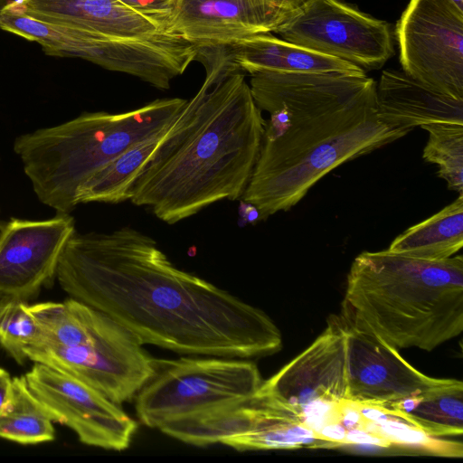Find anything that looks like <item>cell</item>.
I'll return each mask as SVG.
<instances>
[{"instance_id": "cell-26", "label": "cell", "mask_w": 463, "mask_h": 463, "mask_svg": "<svg viewBox=\"0 0 463 463\" xmlns=\"http://www.w3.org/2000/svg\"><path fill=\"white\" fill-rule=\"evenodd\" d=\"M13 377L0 367V416L6 407L12 394Z\"/></svg>"}, {"instance_id": "cell-4", "label": "cell", "mask_w": 463, "mask_h": 463, "mask_svg": "<svg viewBox=\"0 0 463 463\" xmlns=\"http://www.w3.org/2000/svg\"><path fill=\"white\" fill-rule=\"evenodd\" d=\"M340 318L396 349H435L463 330L462 255L426 260L386 250L360 253Z\"/></svg>"}, {"instance_id": "cell-5", "label": "cell", "mask_w": 463, "mask_h": 463, "mask_svg": "<svg viewBox=\"0 0 463 463\" xmlns=\"http://www.w3.org/2000/svg\"><path fill=\"white\" fill-rule=\"evenodd\" d=\"M186 101L160 99L125 112L83 113L19 136L14 151L38 199L58 214L70 213L94 173L132 146L165 131Z\"/></svg>"}, {"instance_id": "cell-1", "label": "cell", "mask_w": 463, "mask_h": 463, "mask_svg": "<svg viewBox=\"0 0 463 463\" xmlns=\"http://www.w3.org/2000/svg\"><path fill=\"white\" fill-rule=\"evenodd\" d=\"M55 277L70 298L108 315L142 345L246 359L282 347L264 311L178 269L152 237L128 226L75 232Z\"/></svg>"}, {"instance_id": "cell-24", "label": "cell", "mask_w": 463, "mask_h": 463, "mask_svg": "<svg viewBox=\"0 0 463 463\" xmlns=\"http://www.w3.org/2000/svg\"><path fill=\"white\" fill-rule=\"evenodd\" d=\"M26 300L0 297V345L19 364L27 360L24 351L44 344V334Z\"/></svg>"}, {"instance_id": "cell-28", "label": "cell", "mask_w": 463, "mask_h": 463, "mask_svg": "<svg viewBox=\"0 0 463 463\" xmlns=\"http://www.w3.org/2000/svg\"><path fill=\"white\" fill-rule=\"evenodd\" d=\"M451 2L463 12V0H451Z\"/></svg>"}, {"instance_id": "cell-2", "label": "cell", "mask_w": 463, "mask_h": 463, "mask_svg": "<svg viewBox=\"0 0 463 463\" xmlns=\"http://www.w3.org/2000/svg\"><path fill=\"white\" fill-rule=\"evenodd\" d=\"M265 120L260 154L241 199L266 220L298 204L337 166L404 137L378 116L377 82L338 72L250 74Z\"/></svg>"}, {"instance_id": "cell-18", "label": "cell", "mask_w": 463, "mask_h": 463, "mask_svg": "<svg viewBox=\"0 0 463 463\" xmlns=\"http://www.w3.org/2000/svg\"><path fill=\"white\" fill-rule=\"evenodd\" d=\"M430 437L463 433V383L439 379L425 391L386 405Z\"/></svg>"}, {"instance_id": "cell-19", "label": "cell", "mask_w": 463, "mask_h": 463, "mask_svg": "<svg viewBox=\"0 0 463 463\" xmlns=\"http://www.w3.org/2000/svg\"><path fill=\"white\" fill-rule=\"evenodd\" d=\"M463 246V194L398 235L386 250L426 260L454 256Z\"/></svg>"}, {"instance_id": "cell-27", "label": "cell", "mask_w": 463, "mask_h": 463, "mask_svg": "<svg viewBox=\"0 0 463 463\" xmlns=\"http://www.w3.org/2000/svg\"><path fill=\"white\" fill-rule=\"evenodd\" d=\"M281 8L293 11L299 7L305 0H271Z\"/></svg>"}, {"instance_id": "cell-10", "label": "cell", "mask_w": 463, "mask_h": 463, "mask_svg": "<svg viewBox=\"0 0 463 463\" xmlns=\"http://www.w3.org/2000/svg\"><path fill=\"white\" fill-rule=\"evenodd\" d=\"M395 34L406 74L463 99V12L451 0H411Z\"/></svg>"}, {"instance_id": "cell-20", "label": "cell", "mask_w": 463, "mask_h": 463, "mask_svg": "<svg viewBox=\"0 0 463 463\" xmlns=\"http://www.w3.org/2000/svg\"><path fill=\"white\" fill-rule=\"evenodd\" d=\"M165 131L132 146L94 173L80 188L78 203L130 201L134 183Z\"/></svg>"}, {"instance_id": "cell-16", "label": "cell", "mask_w": 463, "mask_h": 463, "mask_svg": "<svg viewBox=\"0 0 463 463\" xmlns=\"http://www.w3.org/2000/svg\"><path fill=\"white\" fill-rule=\"evenodd\" d=\"M380 119L392 128L411 131L433 122L463 125V99L435 91L402 70H384L376 84Z\"/></svg>"}, {"instance_id": "cell-17", "label": "cell", "mask_w": 463, "mask_h": 463, "mask_svg": "<svg viewBox=\"0 0 463 463\" xmlns=\"http://www.w3.org/2000/svg\"><path fill=\"white\" fill-rule=\"evenodd\" d=\"M230 60L243 72L363 74L360 67L277 38L270 33L225 45Z\"/></svg>"}, {"instance_id": "cell-8", "label": "cell", "mask_w": 463, "mask_h": 463, "mask_svg": "<svg viewBox=\"0 0 463 463\" xmlns=\"http://www.w3.org/2000/svg\"><path fill=\"white\" fill-rule=\"evenodd\" d=\"M345 339L343 321L331 317L307 348L263 381L255 397L317 434L337 423L339 402L346 399L347 391Z\"/></svg>"}, {"instance_id": "cell-7", "label": "cell", "mask_w": 463, "mask_h": 463, "mask_svg": "<svg viewBox=\"0 0 463 463\" xmlns=\"http://www.w3.org/2000/svg\"><path fill=\"white\" fill-rule=\"evenodd\" d=\"M262 383L258 366L246 358L153 357L152 373L134 397L136 413L145 426L159 430L249 400Z\"/></svg>"}, {"instance_id": "cell-9", "label": "cell", "mask_w": 463, "mask_h": 463, "mask_svg": "<svg viewBox=\"0 0 463 463\" xmlns=\"http://www.w3.org/2000/svg\"><path fill=\"white\" fill-rule=\"evenodd\" d=\"M93 341L72 346H39L27 359L72 375L115 403L131 401L152 373V359L140 341L108 315L88 306Z\"/></svg>"}, {"instance_id": "cell-14", "label": "cell", "mask_w": 463, "mask_h": 463, "mask_svg": "<svg viewBox=\"0 0 463 463\" xmlns=\"http://www.w3.org/2000/svg\"><path fill=\"white\" fill-rule=\"evenodd\" d=\"M343 323L346 332L347 400L386 405L420 393L439 380L414 368L396 348L373 334Z\"/></svg>"}, {"instance_id": "cell-22", "label": "cell", "mask_w": 463, "mask_h": 463, "mask_svg": "<svg viewBox=\"0 0 463 463\" xmlns=\"http://www.w3.org/2000/svg\"><path fill=\"white\" fill-rule=\"evenodd\" d=\"M362 413L363 430L371 432L387 440L391 446H405L419 449L430 454L461 458V442L441 440L430 437L416 425L380 405L356 402Z\"/></svg>"}, {"instance_id": "cell-15", "label": "cell", "mask_w": 463, "mask_h": 463, "mask_svg": "<svg viewBox=\"0 0 463 463\" xmlns=\"http://www.w3.org/2000/svg\"><path fill=\"white\" fill-rule=\"evenodd\" d=\"M293 11L271 0H177L166 30L196 47L274 32Z\"/></svg>"}, {"instance_id": "cell-11", "label": "cell", "mask_w": 463, "mask_h": 463, "mask_svg": "<svg viewBox=\"0 0 463 463\" xmlns=\"http://www.w3.org/2000/svg\"><path fill=\"white\" fill-rule=\"evenodd\" d=\"M283 40L378 70L393 56L391 25L339 0H305L275 31Z\"/></svg>"}, {"instance_id": "cell-3", "label": "cell", "mask_w": 463, "mask_h": 463, "mask_svg": "<svg viewBox=\"0 0 463 463\" xmlns=\"http://www.w3.org/2000/svg\"><path fill=\"white\" fill-rule=\"evenodd\" d=\"M206 77L163 133L138 174L131 203L174 224L243 194L256 165L265 119L244 72L225 45L197 47Z\"/></svg>"}, {"instance_id": "cell-12", "label": "cell", "mask_w": 463, "mask_h": 463, "mask_svg": "<svg viewBox=\"0 0 463 463\" xmlns=\"http://www.w3.org/2000/svg\"><path fill=\"white\" fill-rule=\"evenodd\" d=\"M24 376L54 422L71 429L81 443L113 451L130 446L137 422L94 387L41 363Z\"/></svg>"}, {"instance_id": "cell-13", "label": "cell", "mask_w": 463, "mask_h": 463, "mask_svg": "<svg viewBox=\"0 0 463 463\" xmlns=\"http://www.w3.org/2000/svg\"><path fill=\"white\" fill-rule=\"evenodd\" d=\"M75 233L69 213L47 220L13 218L0 231V297L28 299L55 277L61 252Z\"/></svg>"}, {"instance_id": "cell-6", "label": "cell", "mask_w": 463, "mask_h": 463, "mask_svg": "<svg viewBox=\"0 0 463 463\" xmlns=\"http://www.w3.org/2000/svg\"><path fill=\"white\" fill-rule=\"evenodd\" d=\"M19 8L46 23L87 33L99 66L137 77L159 90L196 60L197 47L119 0H21Z\"/></svg>"}, {"instance_id": "cell-25", "label": "cell", "mask_w": 463, "mask_h": 463, "mask_svg": "<svg viewBox=\"0 0 463 463\" xmlns=\"http://www.w3.org/2000/svg\"><path fill=\"white\" fill-rule=\"evenodd\" d=\"M128 6L152 19L166 30V24L177 0H119Z\"/></svg>"}, {"instance_id": "cell-23", "label": "cell", "mask_w": 463, "mask_h": 463, "mask_svg": "<svg viewBox=\"0 0 463 463\" xmlns=\"http://www.w3.org/2000/svg\"><path fill=\"white\" fill-rule=\"evenodd\" d=\"M429 133L423 159L438 165L448 188L463 194V125L433 122L420 127Z\"/></svg>"}, {"instance_id": "cell-21", "label": "cell", "mask_w": 463, "mask_h": 463, "mask_svg": "<svg viewBox=\"0 0 463 463\" xmlns=\"http://www.w3.org/2000/svg\"><path fill=\"white\" fill-rule=\"evenodd\" d=\"M54 420L24 375L13 377L12 394L0 416V438L22 445L52 441Z\"/></svg>"}]
</instances>
